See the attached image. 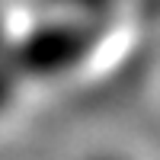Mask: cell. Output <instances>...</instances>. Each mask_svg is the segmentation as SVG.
<instances>
[{
  "label": "cell",
  "mask_w": 160,
  "mask_h": 160,
  "mask_svg": "<svg viewBox=\"0 0 160 160\" xmlns=\"http://www.w3.org/2000/svg\"><path fill=\"white\" fill-rule=\"evenodd\" d=\"M10 96H13V77L0 71V109L10 102Z\"/></svg>",
  "instance_id": "7a4b0ae2"
},
{
  "label": "cell",
  "mask_w": 160,
  "mask_h": 160,
  "mask_svg": "<svg viewBox=\"0 0 160 160\" xmlns=\"http://www.w3.org/2000/svg\"><path fill=\"white\" fill-rule=\"evenodd\" d=\"M90 45L93 32L87 26H42L13 48V64L29 77H55L74 68Z\"/></svg>",
  "instance_id": "6da1fadb"
}]
</instances>
